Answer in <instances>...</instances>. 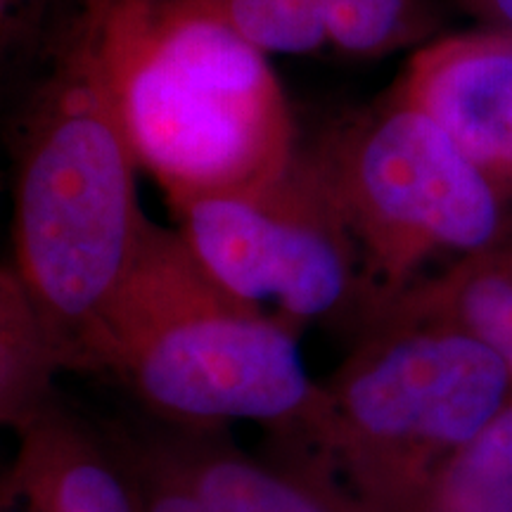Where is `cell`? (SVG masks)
Segmentation results:
<instances>
[{"mask_svg": "<svg viewBox=\"0 0 512 512\" xmlns=\"http://www.w3.org/2000/svg\"><path fill=\"white\" fill-rule=\"evenodd\" d=\"M3 121L10 266L57 366L86 373L93 332L150 226L88 0Z\"/></svg>", "mask_w": 512, "mask_h": 512, "instance_id": "6da1fadb", "label": "cell"}, {"mask_svg": "<svg viewBox=\"0 0 512 512\" xmlns=\"http://www.w3.org/2000/svg\"><path fill=\"white\" fill-rule=\"evenodd\" d=\"M138 169L169 207L245 192L299 155L271 57L190 0H88Z\"/></svg>", "mask_w": 512, "mask_h": 512, "instance_id": "7a4b0ae2", "label": "cell"}, {"mask_svg": "<svg viewBox=\"0 0 512 512\" xmlns=\"http://www.w3.org/2000/svg\"><path fill=\"white\" fill-rule=\"evenodd\" d=\"M299 332L221 290L178 230L150 221L88 344L86 373L112 375L166 425L254 422L313 444L325 389Z\"/></svg>", "mask_w": 512, "mask_h": 512, "instance_id": "3957f363", "label": "cell"}, {"mask_svg": "<svg viewBox=\"0 0 512 512\" xmlns=\"http://www.w3.org/2000/svg\"><path fill=\"white\" fill-rule=\"evenodd\" d=\"M313 451L366 503L401 496L512 403L494 351L458 325L380 316L323 382Z\"/></svg>", "mask_w": 512, "mask_h": 512, "instance_id": "277c9868", "label": "cell"}, {"mask_svg": "<svg viewBox=\"0 0 512 512\" xmlns=\"http://www.w3.org/2000/svg\"><path fill=\"white\" fill-rule=\"evenodd\" d=\"M311 157L361 254V328L420 280L425 264L477 252L512 216L510 190L394 91Z\"/></svg>", "mask_w": 512, "mask_h": 512, "instance_id": "5b68a950", "label": "cell"}, {"mask_svg": "<svg viewBox=\"0 0 512 512\" xmlns=\"http://www.w3.org/2000/svg\"><path fill=\"white\" fill-rule=\"evenodd\" d=\"M178 235L221 290L302 330L363 320V268L311 152L275 181L174 204Z\"/></svg>", "mask_w": 512, "mask_h": 512, "instance_id": "8992f818", "label": "cell"}, {"mask_svg": "<svg viewBox=\"0 0 512 512\" xmlns=\"http://www.w3.org/2000/svg\"><path fill=\"white\" fill-rule=\"evenodd\" d=\"M394 93L512 192V34L482 27L432 38L408 60Z\"/></svg>", "mask_w": 512, "mask_h": 512, "instance_id": "52a82bcc", "label": "cell"}, {"mask_svg": "<svg viewBox=\"0 0 512 512\" xmlns=\"http://www.w3.org/2000/svg\"><path fill=\"white\" fill-rule=\"evenodd\" d=\"M15 458L0 479L5 501L27 512H145L133 472L100 430L57 394L15 430Z\"/></svg>", "mask_w": 512, "mask_h": 512, "instance_id": "ba28073f", "label": "cell"}, {"mask_svg": "<svg viewBox=\"0 0 512 512\" xmlns=\"http://www.w3.org/2000/svg\"><path fill=\"white\" fill-rule=\"evenodd\" d=\"M207 512H370L320 460L273 465L242 453L219 430H157Z\"/></svg>", "mask_w": 512, "mask_h": 512, "instance_id": "9c48e42d", "label": "cell"}, {"mask_svg": "<svg viewBox=\"0 0 512 512\" xmlns=\"http://www.w3.org/2000/svg\"><path fill=\"white\" fill-rule=\"evenodd\" d=\"M380 316L458 325L494 351L512 377V216L494 242L415 280L370 320Z\"/></svg>", "mask_w": 512, "mask_h": 512, "instance_id": "30bf717a", "label": "cell"}, {"mask_svg": "<svg viewBox=\"0 0 512 512\" xmlns=\"http://www.w3.org/2000/svg\"><path fill=\"white\" fill-rule=\"evenodd\" d=\"M363 505L370 512H512V403L401 496Z\"/></svg>", "mask_w": 512, "mask_h": 512, "instance_id": "8fae6325", "label": "cell"}, {"mask_svg": "<svg viewBox=\"0 0 512 512\" xmlns=\"http://www.w3.org/2000/svg\"><path fill=\"white\" fill-rule=\"evenodd\" d=\"M330 48L351 57H384L432 41L439 27L432 0H318Z\"/></svg>", "mask_w": 512, "mask_h": 512, "instance_id": "7c38bea8", "label": "cell"}, {"mask_svg": "<svg viewBox=\"0 0 512 512\" xmlns=\"http://www.w3.org/2000/svg\"><path fill=\"white\" fill-rule=\"evenodd\" d=\"M81 0H0V112L27 91Z\"/></svg>", "mask_w": 512, "mask_h": 512, "instance_id": "4fadbf2b", "label": "cell"}, {"mask_svg": "<svg viewBox=\"0 0 512 512\" xmlns=\"http://www.w3.org/2000/svg\"><path fill=\"white\" fill-rule=\"evenodd\" d=\"M214 12L271 55H313L330 48L318 0H190Z\"/></svg>", "mask_w": 512, "mask_h": 512, "instance_id": "5bb4252c", "label": "cell"}, {"mask_svg": "<svg viewBox=\"0 0 512 512\" xmlns=\"http://www.w3.org/2000/svg\"><path fill=\"white\" fill-rule=\"evenodd\" d=\"M110 437L131 467L145 512H207L157 430L145 434L114 430Z\"/></svg>", "mask_w": 512, "mask_h": 512, "instance_id": "9a60e30c", "label": "cell"}, {"mask_svg": "<svg viewBox=\"0 0 512 512\" xmlns=\"http://www.w3.org/2000/svg\"><path fill=\"white\" fill-rule=\"evenodd\" d=\"M62 373L48 344L0 347V430L15 432L55 394Z\"/></svg>", "mask_w": 512, "mask_h": 512, "instance_id": "2e32d148", "label": "cell"}, {"mask_svg": "<svg viewBox=\"0 0 512 512\" xmlns=\"http://www.w3.org/2000/svg\"><path fill=\"white\" fill-rule=\"evenodd\" d=\"M31 342L48 344V339L43 335L41 320L36 316L22 280L8 261V264H0V347Z\"/></svg>", "mask_w": 512, "mask_h": 512, "instance_id": "e0dca14e", "label": "cell"}, {"mask_svg": "<svg viewBox=\"0 0 512 512\" xmlns=\"http://www.w3.org/2000/svg\"><path fill=\"white\" fill-rule=\"evenodd\" d=\"M484 29L512 34V0H456Z\"/></svg>", "mask_w": 512, "mask_h": 512, "instance_id": "ac0fdd59", "label": "cell"}, {"mask_svg": "<svg viewBox=\"0 0 512 512\" xmlns=\"http://www.w3.org/2000/svg\"><path fill=\"white\" fill-rule=\"evenodd\" d=\"M8 510H10V503L5 501L3 494H0V512H8Z\"/></svg>", "mask_w": 512, "mask_h": 512, "instance_id": "d6986e66", "label": "cell"}, {"mask_svg": "<svg viewBox=\"0 0 512 512\" xmlns=\"http://www.w3.org/2000/svg\"><path fill=\"white\" fill-rule=\"evenodd\" d=\"M12 508H15V505H12ZM15 510H17V512H27V510H19V508H15Z\"/></svg>", "mask_w": 512, "mask_h": 512, "instance_id": "ffe728a7", "label": "cell"}, {"mask_svg": "<svg viewBox=\"0 0 512 512\" xmlns=\"http://www.w3.org/2000/svg\"><path fill=\"white\" fill-rule=\"evenodd\" d=\"M0 188H3V185H0Z\"/></svg>", "mask_w": 512, "mask_h": 512, "instance_id": "44dd1931", "label": "cell"}]
</instances>
